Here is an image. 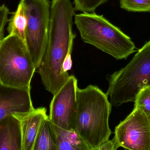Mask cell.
<instances>
[{
    "label": "cell",
    "mask_w": 150,
    "mask_h": 150,
    "mask_svg": "<svg viewBox=\"0 0 150 150\" xmlns=\"http://www.w3.org/2000/svg\"><path fill=\"white\" fill-rule=\"evenodd\" d=\"M50 123L55 136L57 150H91L75 130L63 129Z\"/></svg>",
    "instance_id": "obj_12"
},
{
    "label": "cell",
    "mask_w": 150,
    "mask_h": 150,
    "mask_svg": "<svg viewBox=\"0 0 150 150\" xmlns=\"http://www.w3.org/2000/svg\"><path fill=\"white\" fill-rule=\"evenodd\" d=\"M36 68L24 41L9 34L0 43V82L15 88L30 87Z\"/></svg>",
    "instance_id": "obj_5"
},
{
    "label": "cell",
    "mask_w": 150,
    "mask_h": 150,
    "mask_svg": "<svg viewBox=\"0 0 150 150\" xmlns=\"http://www.w3.org/2000/svg\"><path fill=\"white\" fill-rule=\"evenodd\" d=\"M30 89L10 87L0 82V121L8 115L28 113L35 109Z\"/></svg>",
    "instance_id": "obj_9"
},
{
    "label": "cell",
    "mask_w": 150,
    "mask_h": 150,
    "mask_svg": "<svg viewBox=\"0 0 150 150\" xmlns=\"http://www.w3.org/2000/svg\"><path fill=\"white\" fill-rule=\"evenodd\" d=\"M70 0H52L47 46L40 65L36 71L42 84L53 95L69 78L62 65L76 37L73 32V18L76 15Z\"/></svg>",
    "instance_id": "obj_1"
},
{
    "label": "cell",
    "mask_w": 150,
    "mask_h": 150,
    "mask_svg": "<svg viewBox=\"0 0 150 150\" xmlns=\"http://www.w3.org/2000/svg\"><path fill=\"white\" fill-rule=\"evenodd\" d=\"M27 24V17L23 7L19 2L16 11L9 22L8 27L9 34L16 35L25 42Z\"/></svg>",
    "instance_id": "obj_14"
},
{
    "label": "cell",
    "mask_w": 150,
    "mask_h": 150,
    "mask_svg": "<svg viewBox=\"0 0 150 150\" xmlns=\"http://www.w3.org/2000/svg\"><path fill=\"white\" fill-rule=\"evenodd\" d=\"M21 123L13 114L0 121V150H22Z\"/></svg>",
    "instance_id": "obj_11"
},
{
    "label": "cell",
    "mask_w": 150,
    "mask_h": 150,
    "mask_svg": "<svg viewBox=\"0 0 150 150\" xmlns=\"http://www.w3.org/2000/svg\"><path fill=\"white\" fill-rule=\"evenodd\" d=\"M134 107L139 108L150 116V86L142 89L137 94L135 100Z\"/></svg>",
    "instance_id": "obj_16"
},
{
    "label": "cell",
    "mask_w": 150,
    "mask_h": 150,
    "mask_svg": "<svg viewBox=\"0 0 150 150\" xmlns=\"http://www.w3.org/2000/svg\"><path fill=\"white\" fill-rule=\"evenodd\" d=\"M74 130L91 150H98L112 134L109 119L112 106L106 93L96 85L78 88Z\"/></svg>",
    "instance_id": "obj_2"
},
{
    "label": "cell",
    "mask_w": 150,
    "mask_h": 150,
    "mask_svg": "<svg viewBox=\"0 0 150 150\" xmlns=\"http://www.w3.org/2000/svg\"><path fill=\"white\" fill-rule=\"evenodd\" d=\"M77 79L70 75L68 81L53 95L48 119L52 124L67 130H74L76 113Z\"/></svg>",
    "instance_id": "obj_8"
},
{
    "label": "cell",
    "mask_w": 150,
    "mask_h": 150,
    "mask_svg": "<svg viewBox=\"0 0 150 150\" xmlns=\"http://www.w3.org/2000/svg\"><path fill=\"white\" fill-rule=\"evenodd\" d=\"M21 123L22 150H33L40 129L46 119L48 118L45 107L35 108L28 113L16 114Z\"/></svg>",
    "instance_id": "obj_10"
},
{
    "label": "cell",
    "mask_w": 150,
    "mask_h": 150,
    "mask_svg": "<svg viewBox=\"0 0 150 150\" xmlns=\"http://www.w3.org/2000/svg\"><path fill=\"white\" fill-rule=\"evenodd\" d=\"M115 137L120 147L131 150H150L149 118L139 108L132 112L115 129Z\"/></svg>",
    "instance_id": "obj_7"
},
{
    "label": "cell",
    "mask_w": 150,
    "mask_h": 150,
    "mask_svg": "<svg viewBox=\"0 0 150 150\" xmlns=\"http://www.w3.org/2000/svg\"><path fill=\"white\" fill-rule=\"evenodd\" d=\"M74 23L83 42L116 60L127 59L136 52L130 37L103 15L83 12L75 15Z\"/></svg>",
    "instance_id": "obj_3"
},
{
    "label": "cell",
    "mask_w": 150,
    "mask_h": 150,
    "mask_svg": "<svg viewBox=\"0 0 150 150\" xmlns=\"http://www.w3.org/2000/svg\"><path fill=\"white\" fill-rule=\"evenodd\" d=\"M9 10L5 5L0 6V43L4 38V29L8 21V16Z\"/></svg>",
    "instance_id": "obj_18"
},
{
    "label": "cell",
    "mask_w": 150,
    "mask_h": 150,
    "mask_svg": "<svg viewBox=\"0 0 150 150\" xmlns=\"http://www.w3.org/2000/svg\"><path fill=\"white\" fill-rule=\"evenodd\" d=\"M148 118H149V122L150 128V116H149V117H148Z\"/></svg>",
    "instance_id": "obj_21"
},
{
    "label": "cell",
    "mask_w": 150,
    "mask_h": 150,
    "mask_svg": "<svg viewBox=\"0 0 150 150\" xmlns=\"http://www.w3.org/2000/svg\"><path fill=\"white\" fill-rule=\"evenodd\" d=\"M20 3L27 17L25 42L37 69L47 46L51 2L49 0H21Z\"/></svg>",
    "instance_id": "obj_6"
},
{
    "label": "cell",
    "mask_w": 150,
    "mask_h": 150,
    "mask_svg": "<svg viewBox=\"0 0 150 150\" xmlns=\"http://www.w3.org/2000/svg\"><path fill=\"white\" fill-rule=\"evenodd\" d=\"M121 9L128 11L150 13V0H120Z\"/></svg>",
    "instance_id": "obj_15"
},
{
    "label": "cell",
    "mask_w": 150,
    "mask_h": 150,
    "mask_svg": "<svg viewBox=\"0 0 150 150\" xmlns=\"http://www.w3.org/2000/svg\"><path fill=\"white\" fill-rule=\"evenodd\" d=\"M73 45H71L69 48V51L65 58L62 65V70L65 73H68V71L71 69L73 65V62H72L71 54H72V50H73Z\"/></svg>",
    "instance_id": "obj_20"
},
{
    "label": "cell",
    "mask_w": 150,
    "mask_h": 150,
    "mask_svg": "<svg viewBox=\"0 0 150 150\" xmlns=\"http://www.w3.org/2000/svg\"><path fill=\"white\" fill-rule=\"evenodd\" d=\"M106 94L112 106L135 102L139 92L150 86V40L125 67L106 77Z\"/></svg>",
    "instance_id": "obj_4"
},
{
    "label": "cell",
    "mask_w": 150,
    "mask_h": 150,
    "mask_svg": "<svg viewBox=\"0 0 150 150\" xmlns=\"http://www.w3.org/2000/svg\"><path fill=\"white\" fill-rule=\"evenodd\" d=\"M119 148L120 145L114 136L112 140H108L103 142L98 150H116Z\"/></svg>",
    "instance_id": "obj_19"
},
{
    "label": "cell",
    "mask_w": 150,
    "mask_h": 150,
    "mask_svg": "<svg viewBox=\"0 0 150 150\" xmlns=\"http://www.w3.org/2000/svg\"><path fill=\"white\" fill-rule=\"evenodd\" d=\"M33 150H57L55 136L48 118L40 129Z\"/></svg>",
    "instance_id": "obj_13"
},
{
    "label": "cell",
    "mask_w": 150,
    "mask_h": 150,
    "mask_svg": "<svg viewBox=\"0 0 150 150\" xmlns=\"http://www.w3.org/2000/svg\"><path fill=\"white\" fill-rule=\"evenodd\" d=\"M108 0H74V9L76 11L93 12L96 9Z\"/></svg>",
    "instance_id": "obj_17"
}]
</instances>
